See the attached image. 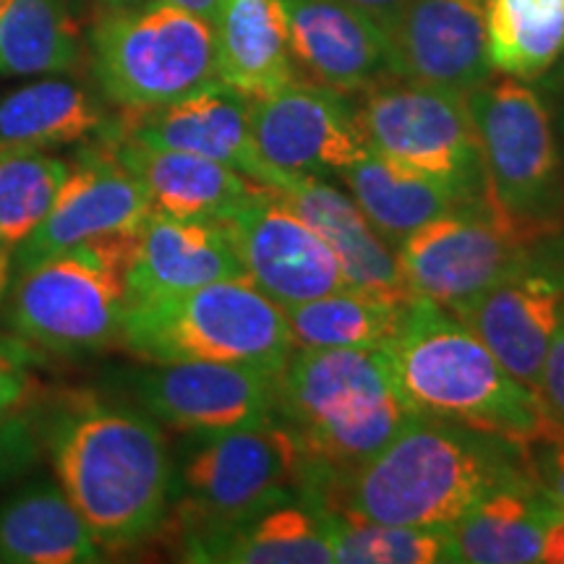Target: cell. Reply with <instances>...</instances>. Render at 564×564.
Returning a JSON list of instances; mask_svg holds the SVG:
<instances>
[{"instance_id":"obj_20","label":"cell","mask_w":564,"mask_h":564,"mask_svg":"<svg viewBox=\"0 0 564 564\" xmlns=\"http://www.w3.org/2000/svg\"><path fill=\"white\" fill-rule=\"evenodd\" d=\"M217 280H246L228 225L181 220L152 209L129 267V303L162 299Z\"/></svg>"},{"instance_id":"obj_30","label":"cell","mask_w":564,"mask_h":564,"mask_svg":"<svg viewBox=\"0 0 564 564\" xmlns=\"http://www.w3.org/2000/svg\"><path fill=\"white\" fill-rule=\"evenodd\" d=\"M491 68L541 79L564 55V0H484Z\"/></svg>"},{"instance_id":"obj_33","label":"cell","mask_w":564,"mask_h":564,"mask_svg":"<svg viewBox=\"0 0 564 564\" xmlns=\"http://www.w3.org/2000/svg\"><path fill=\"white\" fill-rule=\"evenodd\" d=\"M329 541L340 564H440L455 562L449 525H387L327 512Z\"/></svg>"},{"instance_id":"obj_24","label":"cell","mask_w":564,"mask_h":564,"mask_svg":"<svg viewBox=\"0 0 564 564\" xmlns=\"http://www.w3.org/2000/svg\"><path fill=\"white\" fill-rule=\"evenodd\" d=\"M192 562L225 564H329L335 562L327 512L306 499H288L243 523L186 539Z\"/></svg>"},{"instance_id":"obj_14","label":"cell","mask_w":564,"mask_h":564,"mask_svg":"<svg viewBox=\"0 0 564 564\" xmlns=\"http://www.w3.org/2000/svg\"><path fill=\"white\" fill-rule=\"evenodd\" d=\"M131 387L141 411L160 426L192 436L232 432L278 415V373L249 364H152Z\"/></svg>"},{"instance_id":"obj_5","label":"cell","mask_w":564,"mask_h":564,"mask_svg":"<svg viewBox=\"0 0 564 564\" xmlns=\"http://www.w3.org/2000/svg\"><path fill=\"white\" fill-rule=\"evenodd\" d=\"M118 343L147 364L223 361L272 373L293 350L285 312L249 280L129 303Z\"/></svg>"},{"instance_id":"obj_9","label":"cell","mask_w":564,"mask_h":564,"mask_svg":"<svg viewBox=\"0 0 564 564\" xmlns=\"http://www.w3.org/2000/svg\"><path fill=\"white\" fill-rule=\"evenodd\" d=\"M91 68L118 108H160L217 82L215 30L165 0L105 11L91 30Z\"/></svg>"},{"instance_id":"obj_22","label":"cell","mask_w":564,"mask_h":564,"mask_svg":"<svg viewBox=\"0 0 564 564\" xmlns=\"http://www.w3.org/2000/svg\"><path fill=\"white\" fill-rule=\"evenodd\" d=\"M116 154L147 188L152 209L181 220L225 223L267 188L223 162L137 144L121 137L118 129Z\"/></svg>"},{"instance_id":"obj_40","label":"cell","mask_w":564,"mask_h":564,"mask_svg":"<svg viewBox=\"0 0 564 564\" xmlns=\"http://www.w3.org/2000/svg\"><path fill=\"white\" fill-rule=\"evenodd\" d=\"M165 3L175 6V9L194 13V17L209 21V24H215L217 13H220L223 0H165Z\"/></svg>"},{"instance_id":"obj_43","label":"cell","mask_w":564,"mask_h":564,"mask_svg":"<svg viewBox=\"0 0 564 564\" xmlns=\"http://www.w3.org/2000/svg\"><path fill=\"white\" fill-rule=\"evenodd\" d=\"M11 6V0H0V19H3V13H6V9H9Z\"/></svg>"},{"instance_id":"obj_10","label":"cell","mask_w":564,"mask_h":564,"mask_svg":"<svg viewBox=\"0 0 564 564\" xmlns=\"http://www.w3.org/2000/svg\"><path fill=\"white\" fill-rule=\"evenodd\" d=\"M554 236L505 220L489 204L436 217L394 251L408 291L457 314L478 295L531 267Z\"/></svg>"},{"instance_id":"obj_21","label":"cell","mask_w":564,"mask_h":564,"mask_svg":"<svg viewBox=\"0 0 564 564\" xmlns=\"http://www.w3.org/2000/svg\"><path fill=\"white\" fill-rule=\"evenodd\" d=\"M274 192L333 249L343 270L345 288L390 301L411 299V291L400 274L398 257L371 228L352 196L314 175H291Z\"/></svg>"},{"instance_id":"obj_28","label":"cell","mask_w":564,"mask_h":564,"mask_svg":"<svg viewBox=\"0 0 564 564\" xmlns=\"http://www.w3.org/2000/svg\"><path fill=\"white\" fill-rule=\"evenodd\" d=\"M110 129L112 121L97 97L68 79L26 84L0 100V147L53 150L97 139Z\"/></svg>"},{"instance_id":"obj_25","label":"cell","mask_w":564,"mask_h":564,"mask_svg":"<svg viewBox=\"0 0 564 564\" xmlns=\"http://www.w3.org/2000/svg\"><path fill=\"white\" fill-rule=\"evenodd\" d=\"M212 30L217 79L249 100L299 79L282 0H223Z\"/></svg>"},{"instance_id":"obj_3","label":"cell","mask_w":564,"mask_h":564,"mask_svg":"<svg viewBox=\"0 0 564 564\" xmlns=\"http://www.w3.org/2000/svg\"><path fill=\"white\" fill-rule=\"evenodd\" d=\"M390 352L398 382L421 415L520 449L554 432L539 394L514 379L457 316L432 301L411 295Z\"/></svg>"},{"instance_id":"obj_37","label":"cell","mask_w":564,"mask_h":564,"mask_svg":"<svg viewBox=\"0 0 564 564\" xmlns=\"http://www.w3.org/2000/svg\"><path fill=\"white\" fill-rule=\"evenodd\" d=\"M535 394H539L541 408H544L554 432L564 434V314L554 333V340L546 350L544 366H541Z\"/></svg>"},{"instance_id":"obj_6","label":"cell","mask_w":564,"mask_h":564,"mask_svg":"<svg viewBox=\"0 0 564 564\" xmlns=\"http://www.w3.org/2000/svg\"><path fill=\"white\" fill-rule=\"evenodd\" d=\"M139 228L70 246L17 274L6 308L11 335L53 356H87L118 343Z\"/></svg>"},{"instance_id":"obj_32","label":"cell","mask_w":564,"mask_h":564,"mask_svg":"<svg viewBox=\"0 0 564 564\" xmlns=\"http://www.w3.org/2000/svg\"><path fill=\"white\" fill-rule=\"evenodd\" d=\"M68 160L32 147H0V251L13 257L53 209Z\"/></svg>"},{"instance_id":"obj_1","label":"cell","mask_w":564,"mask_h":564,"mask_svg":"<svg viewBox=\"0 0 564 564\" xmlns=\"http://www.w3.org/2000/svg\"><path fill=\"white\" fill-rule=\"evenodd\" d=\"M53 478L105 552L152 539L173 499V460L162 426L139 408L91 392L42 408Z\"/></svg>"},{"instance_id":"obj_23","label":"cell","mask_w":564,"mask_h":564,"mask_svg":"<svg viewBox=\"0 0 564 564\" xmlns=\"http://www.w3.org/2000/svg\"><path fill=\"white\" fill-rule=\"evenodd\" d=\"M562 510L531 474L497 484L449 525L455 562L531 564L541 562L544 533Z\"/></svg>"},{"instance_id":"obj_4","label":"cell","mask_w":564,"mask_h":564,"mask_svg":"<svg viewBox=\"0 0 564 564\" xmlns=\"http://www.w3.org/2000/svg\"><path fill=\"white\" fill-rule=\"evenodd\" d=\"M274 413L299 434L314 484L377 455L419 411L384 348H293L278 371Z\"/></svg>"},{"instance_id":"obj_19","label":"cell","mask_w":564,"mask_h":564,"mask_svg":"<svg viewBox=\"0 0 564 564\" xmlns=\"http://www.w3.org/2000/svg\"><path fill=\"white\" fill-rule=\"evenodd\" d=\"M295 70L337 95L366 91L390 74L387 34L343 0H282Z\"/></svg>"},{"instance_id":"obj_42","label":"cell","mask_w":564,"mask_h":564,"mask_svg":"<svg viewBox=\"0 0 564 564\" xmlns=\"http://www.w3.org/2000/svg\"><path fill=\"white\" fill-rule=\"evenodd\" d=\"M9 274H11V259L0 251V295H3L6 282H9Z\"/></svg>"},{"instance_id":"obj_29","label":"cell","mask_w":564,"mask_h":564,"mask_svg":"<svg viewBox=\"0 0 564 564\" xmlns=\"http://www.w3.org/2000/svg\"><path fill=\"white\" fill-rule=\"evenodd\" d=\"M408 301L379 299L343 288L282 312L291 329L293 348H384L403 327Z\"/></svg>"},{"instance_id":"obj_41","label":"cell","mask_w":564,"mask_h":564,"mask_svg":"<svg viewBox=\"0 0 564 564\" xmlns=\"http://www.w3.org/2000/svg\"><path fill=\"white\" fill-rule=\"evenodd\" d=\"M147 3V0H100L102 11H121V9H133V6Z\"/></svg>"},{"instance_id":"obj_7","label":"cell","mask_w":564,"mask_h":564,"mask_svg":"<svg viewBox=\"0 0 564 564\" xmlns=\"http://www.w3.org/2000/svg\"><path fill=\"white\" fill-rule=\"evenodd\" d=\"M312 457L285 421L196 436L173 465V499L183 541L225 531L270 507L303 499Z\"/></svg>"},{"instance_id":"obj_2","label":"cell","mask_w":564,"mask_h":564,"mask_svg":"<svg viewBox=\"0 0 564 564\" xmlns=\"http://www.w3.org/2000/svg\"><path fill=\"white\" fill-rule=\"evenodd\" d=\"M520 474H528L525 453L514 444L419 413L369 460L314 484L308 505L369 523L453 525Z\"/></svg>"},{"instance_id":"obj_31","label":"cell","mask_w":564,"mask_h":564,"mask_svg":"<svg viewBox=\"0 0 564 564\" xmlns=\"http://www.w3.org/2000/svg\"><path fill=\"white\" fill-rule=\"evenodd\" d=\"M79 58L82 30L68 0H11L0 19V74H58Z\"/></svg>"},{"instance_id":"obj_34","label":"cell","mask_w":564,"mask_h":564,"mask_svg":"<svg viewBox=\"0 0 564 564\" xmlns=\"http://www.w3.org/2000/svg\"><path fill=\"white\" fill-rule=\"evenodd\" d=\"M45 449L42 408L26 403L0 419V486L17 481Z\"/></svg>"},{"instance_id":"obj_36","label":"cell","mask_w":564,"mask_h":564,"mask_svg":"<svg viewBox=\"0 0 564 564\" xmlns=\"http://www.w3.org/2000/svg\"><path fill=\"white\" fill-rule=\"evenodd\" d=\"M528 474L552 502L564 510V434L539 436L523 449Z\"/></svg>"},{"instance_id":"obj_13","label":"cell","mask_w":564,"mask_h":564,"mask_svg":"<svg viewBox=\"0 0 564 564\" xmlns=\"http://www.w3.org/2000/svg\"><path fill=\"white\" fill-rule=\"evenodd\" d=\"M251 133L270 188L291 175H343L369 154L356 112L343 95L295 79L251 100Z\"/></svg>"},{"instance_id":"obj_15","label":"cell","mask_w":564,"mask_h":564,"mask_svg":"<svg viewBox=\"0 0 564 564\" xmlns=\"http://www.w3.org/2000/svg\"><path fill=\"white\" fill-rule=\"evenodd\" d=\"M225 225L246 280L280 308L345 288L333 249L274 188L267 186Z\"/></svg>"},{"instance_id":"obj_11","label":"cell","mask_w":564,"mask_h":564,"mask_svg":"<svg viewBox=\"0 0 564 564\" xmlns=\"http://www.w3.org/2000/svg\"><path fill=\"white\" fill-rule=\"evenodd\" d=\"M371 152L447 183L470 202H486L484 162L468 100L415 82H377L356 110Z\"/></svg>"},{"instance_id":"obj_27","label":"cell","mask_w":564,"mask_h":564,"mask_svg":"<svg viewBox=\"0 0 564 564\" xmlns=\"http://www.w3.org/2000/svg\"><path fill=\"white\" fill-rule=\"evenodd\" d=\"M345 186L382 241L398 251L415 230L447 212L476 207L447 183L371 152L343 173Z\"/></svg>"},{"instance_id":"obj_38","label":"cell","mask_w":564,"mask_h":564,"mask_svg":"<svg viewBox=\"0 0 564 564\" xmlns=\"http://www.w3.org/2000/svg\"><path fill=\"white\" fill-rule=\"evenodd\" d=\"M343 3H348L356 11L366 13L379 30L387 32L392 21L400 17V11L408 6V0H343Z\"/></svg>"},{"instance_id":"obj_17","label":"cell","mask_w":564,"mask_h":564,"mask_svg":"<svg viewBox=\"0 0 564 564\" xmlns=\"http://www.w3.org/2000/svg\"><path fill=\"white\" fill-rule=\"evenodd\" d=\"M564 314V262L541 253L457 312L465 327L489 348L497 361L535 392L546 350Z\"/></svg>"},{"instance_id":"obj_16","label":"cell","mask_w":564,"mask_h":564,"mask_svg":"<svg viewBox=\"0 0 564 564\" xmlns=\"http://www.w3.org/2000/svg\"><path fill=\"white\" fill-rule=\"evenodd\" d=\"M384 34L394 79L468 95L494 74L484 0H408Z\"/></svg>"},{"instance_id":"obj_26","label":"cell","mask_w":564,"mask_h":564,"mask_svg":"<svg viewBox=\"0 0 564 564\" xmlns=\"http://www.w3.org/2000/svg\"><path fill=\"white\" fill-rule=\"evenodd\" d=\"M105 549L63 494L37 478L0 502V564H91Z\"/></svg>"},{"instance_id":"obj_18","label":"cell","mask_w":564,"mask_h":564,"mask_svg":"<svg viewBox=\"0 0 564 564\" xmlns=\"http://www.w3.org/2000/svg\"><path fill=\"white\" fill-rule=\"evenodd\" d=\"M121 137L154 150L192 152L270 186L251 133V100L220 79L150 110H126Z\"/></svg>"},{"instance_id":"obj_39","label":"cell","mask_w":564,"mask_h":564,"mask_svg":"<svg viewBox=\"0 0 564 564\" xmlns=\"http://www.w3.org/2000/svg\"><path fill=\"white\" fill-rule=\"evenodd\" d=\"M541 562L564 564V510L549 523L544 533V549H541Z\"/></svg>"},{"instance_id":"obj_35","label":"cell","mask_w":564,"mask_h":564,"mask_svg":"<svg viewBox=\"0 0 564 564\" xmlns=\"http://www.w3.org/2000/svg\"><path fill=\"white\" fill-rule=\"evenodd\" d=\"M34 364H40V350L13 335L0 337V419L32 403Z\"/></svg>"},{"instance_id":"obj_8","label":"cell","mask_w":564,"mask_h":564,"mask_svg":"<svg viewBox=\"0 0 564 564\" xmlns=\"http://www.w3.org/2000/svg\"><path fill=\"white\" fill-rule=\"evenodd\" d=\"M484 162L486 204L505 220L556 236L564 173L544 100L514 76H489L465 95Z\"/></svg>"},{"instance_id":"obj_12","label":"cell","mask_w":564,"mask_h":564,"mask_svg":"<svg viewBox=\"0 0 564 564\" xmlns=\"http://www.w3.org/2000/svg\"><path fill=\"white\" fill-rule=\"evenodd\" d=\"M152 212L141 181L116 154V123L68 162L53 209L30 238L13 251L11 274L32 270L53 253L112 232L137 230Z\"/></svg>"}]
</instances>
